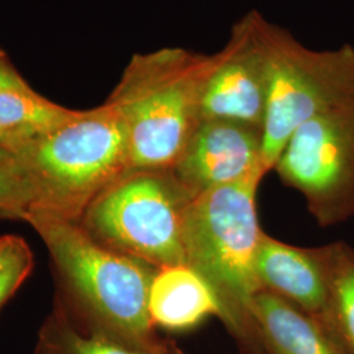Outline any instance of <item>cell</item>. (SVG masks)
Wrapping results in <instances>:
<instances>
[{"label": "cell", "mask_w": 354, "mask_h": 354, "mask_svg": "<svg viewBox=\"0 0 354 354\" xmlns=\"http://www.w3.org/2000/svg\"><path fill=\"white\" fill-rule=\"evenodd\" d=\"M26 222L50 254L61 289L55 299L80 328L138 344L160 340L149 313L158 268L102 245L76 221L32 209Z\"/></svg>", "instance_id": "6da1fadb"}, {"label": "cell", "mask_w": 354, "mask_h": 354, "mask_svg": "<svg viewBox=\"0 0 354 354\" xmlns=\"http://www.w3.org/2000/svg\"><path fill=\"white\" fill-rule=\"evenodd\" d=\"M261 180L250 177L194 197L184 228L187 266L214 290L222 322L245 354H266L252 317L253 301L263 290L254 270L263 232L256 206Z\"/></svg>", "instance_id": "7a4b0ae2"}, {"label": "cell", "mask_w": 354, "mask_h": 354, "mask_svg": "<svg viewBox=\"0 0 354 354\" xmlns=\"http://www.w3.org/2000/svg\"><path fill=\"white\" fill-rule=\"evenodd\" d=\"M15 153L32 190V209L76 222L99 194L130 172L127 125L108 100L79 111Z\"/></svg>", "instance_id": "3957f363"}, {"label": "cell", "mask_w": 354, "mask_h": 354, "mask_svg": "<svg viewBox=\"0 0 354 354\" xmlns=\"http://www.w3.org/2000/svg\"><path fill=\"white\" fill-rule=\"evenodd\" d=\"M206 59L207 54L178 46L131 57L108 97L127 125L130 171L175 167L201 122Z\"/></svg>", "instance_id": "277c9868"}, {"label": "cell", "mask_w": 354, "mask_h": 354, "mask_svg": "<svg viewBox=\"0 0 354 354\" xmlns=\"http://www.w3.org/2000/svg\"><path fill=\"white\" fill-rule=\"evenodd\" d=\"M193 198L172 169L130 171L89 203L79 223L102 245L155 268L187 264Z\"/></svg>", "instance_id": "5b68a950"}, {"label": "cell", "mask_w": 354, "mask_h": 354, "mask_svg": "<svg viewBox=\"0 0 354 354\" xmlns=\"http://www.w3.org/2000/svg\"><path fill=\"white\" fill-rule=\"evenodd\" d=\"M268 105L263 162L272 171L291 134L313 117L354 100V46L314 50L285 28L263 21Z\"/></svg>", "instance_id": "8992f818"}, {"label": "cell", "mask_w": 354, "mask_h": 354, "mask_svg": "<svg viewBox=\"0 0 354 354\" xmlns=\"http://www.w3.org/2000/svg\"><path fill=\"white\" fill-rule=\"evenodd\" d=\"M322 227L354 216V100L298 127L273 167Z\"/></svg>", "instance_id": "52a82bcc"}, {"label": "cell", "mask_w": 354, "mask_h": 354, "mask_svg": "<svg viewBox=\"0 0 354 354\" xmlns=\"http://www.w3.org/2000/svg\"><path fill=\"white\" fill-rule=\"evenodd\" d=\"M264 16L251 10L230 32L226 45L207 54L198 109L203 120H222L264 131L268 105V64Z\"/></svg>", "instance_id": "ba28073f"}, {"label": "cell", "mask_w": 354, "mask_h": 354, "mask_svg": "<svg viewBox=\"0 0 354 354\" xmlns=\"http://www.w3.org/2000/svg\"><path fill=\"white\" fill-rule=\"evenodd\" d=\"M172 172L193 197L250 177H264L263 130L203 120Z\"/></svg>", "instance_id": "9c48e42d"}, {"label": "cell", "mask_w": 354, "mask_h": 354, "mask_svg": "<svg viewBox=\"0 0 354 354\" xmlns=\"http://www.w3.org/2000/svg\"><path fill=\"white\" fill-rule=\"evenodd\" d=\"M254 270L264 290L328 320V279L323 245L294 247L263 231L256 250Z\"/></svg>", "instance_id": "30bf717a"}, {"label": "cell", "mask_w": 354, "mask_h": 354, "mask_svg": "<svg viewBox=\"0 0 354 354\" xmlns=\"http://www.w3.org/2000/svg\"><path fill=\"white\" fill-rule=\"evenodd\" d=\"M252 317L266 354H352L328 320L274 292L263 289L256 295Z\"/></svg>", "instance_id": "8fae6325"}, {"label": "cell", "mask_w": 354, "mask_h": 354, "mask_svg": "<svg viewBox=\"0 0 354 354\" xmlns=\"http://www.w3.org/2000/svg\"><path fill=\"white\" fill-rule=\"evenodd\" d=\"M149 313L155 328L189 330L209 317L223 320V310L214 290L189 266H162L152 277Z\"/></svg>", "instance_id": "7c38bea8"}, {"label": "cell", "mask_w": 354, "mask_h": 354, "mask_svg": "<svg viewBox=\"0 0 354 354\" xmlns=\"http://www.w3.org/2000/svg\"><path fill=\"white\" fill-rule=\"evenodd\" d=\"M35 354H184L168 340L138 344L80 328L54 299L50 314L38 329Z\"/></svg>", "instance_id": "4fadbf2b"}, {"label": "cell", "mask_w": 354, "mask_h": 354, "mask_svg": "<svg viewBox=\"0 0 354 354\" xmlns=\"http://www.w3.org/2000/svg\"><path fill=\"white\" fill-rule=\"evenodd\" d=\"M77 113L45 99L32 87L0 91V140L6 149L16 151L48 136Z\"/></svg>", "instance_id": "5bb4252c"}, {"label": "cell", "mask_w": 354, "mask_h": 354, "mask_svg": "<svg viewBox=\"0 0 354 354\" xmlns=\"http://www.w3.org/2000/svg\"><path fill=\"white\" fill-rule=\"evenodd\" d=\"M323 247L328 279V322L354 354V247L342 241Z\"/></svg>", "instance_id": "9a60e30c"}, {"label": "cell", "mask_w": 354, "mask_h": 354, "mask_svg": "<svg viewBox=\"0 0 354 354\" xmlns=\"http://www.w3.org/2000/svg\"><path fill=\"white\" fill-rule=\"evenodd\" d=\"M33 196L15 151L0 146V221L26 222Z\"/></svg>", "instance_id": "2e32d148"}, {"label": "cell", "mask_w": 354, "mask_h": 354, "mask_svg": "<svg viewBox=\"0 0 354 354\" xmlns=\"http://www.w3.org/2000/svg\"><path fill=\"white\" fill-rule=\"evenodd\" d=\"M35 268V254L24 238L0 236V310L19 290Z\"/></svg>", "instance_id": "e0dca14e"}, {"label": "cell", "mask_w": 354, "mask_h": 354, "mask_svg": "<svg viewBox=\"0 0 354 354\" xmlns=\"http://www.w3.org/2000/svg\"><path fill=\"white\" fill-rule=\"evenodd\" d=\"M26 88H30V86L26 79L10 64L4 51H0V91Z\"/></svg>", "instance_id": "ac0fdd59"}, {"label": "cell", "mask_w": 354, "mask_h": 354, "mask_svg": "<svg viewBox=\"0 0 354 354\" xmlns=\"http://www.w3.org/2000/svg\"><path fill=\"white\" fill-rule=\"evenodd\" d=\"M0 146H1V147H4V146H3V143H1V140H0Z\"/></svg>", "instance_id": "d6986e66"}, {"label": "cell", "mask_w": 354, "mask_h": 354, "mask_svg": "<svg viewBox=\"0 0 354 354\" xmlns=\"http://www.w3.org/2000/svg\"><path fill=\"white\" fill-rule=\"evenodd\" d=\"M0 51H1V50H0Z\"/></svg>", "instance_id": "ffe728a7"}]
</instances>
